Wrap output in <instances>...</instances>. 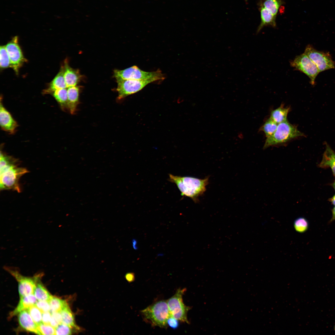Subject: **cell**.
Here are the masks:
<instances>
[{
    "label": "cell",
    "instance_id": "cell-1",
    "mask_svg": "<svg viewBox=\"0 0 335 335\" xmlns=\"http://www.w3.org/2000/svg\"><path fill=\"white\" fill-rule=\"evenodd\" d=\"M1 190L11 189L18 192L20 191L19 181L20 177L28 171L18 166L16 159L0 153Z\"/></svg>",
    "mask_w": 335,
    "mask_h": 335
},
{
    "label": "cell",
    "instance_id": "cell-2",
    "mask_svg": "<svg viewBox=\"0 0 335 335\" xmlns=\"http://www.w3.org/2000/svg\"><path fill=\"white\" fill-rule=\"evenodd\" d=\"M168 181L176 184L182 196L191 199L195 203L199 201V197L206 190L209 183V177L201 179L190 176H181L169 174Z\"/></svg>",
    "mask_w": 335,
    "mask_h": 335
},
{
    "label": "cell",
    "instance_id": "cell-3",
    "mask_svg": "<svg viewBox=\"0 0 335 335\" xmlns=\"http://www.w3.org/2000/svg\"><path fill=\"white\" fill-rule=\"evenodd\" d=\"M305 136L297 127L286 120L278 124L274 133L266 138L263 148L284 144L295 138Z\"/></svg>",
    "mask_w": 335,
    "mask_h": 335
},
{
    "label": "cell",
    "instance_id": "cell-4",
    "mask_svg": "<svg viewBox=\"0 0 335 335\" xmlns=\"http://www.w3.org/2000/svg\"><path fill=\"white\" fill-rule=\"evenodd\" d=\"M144 319L154 326L167 328V321L171 316L167 301L161 300L141 311Z\"/></svg>",
    "mask_w": 335,
    "mask_h": 335
},
{
    "label": "cell",
    "instance_id": "cell-5",
    "mask_svg": "<svg viewBox=\"0 0 335 335\" xmlns=\"http://www.w3.org/2000/svg\"><path fill=\"white\" fill-rule=\"evenodd\" d=\"M114 76L116 80H144L153 79L156 81L164 80L165 77L161 71L147 72L143 71L137 66L134 65L123 70H115Z\"/></svg>",
    "mask_w": 335,
    "mask_h": 335
},
{
    "label": "cell",
    "instance_id": "cell-6",
    "mask_svg": "<svg viewBox=\"0 0 335 335\" xmlns=\"http://www.w3.org/2000/svg\"><path fill=\"white\" fill-rule=\"evenodd\" d=\"M185 291V288L178 289L175 294L166 301L172 317L179 321L189 324L187 314L191 307L184 304L182 299L183 295Z\"/></svg>",
    "mask_w": 335,
    "mask_h": 335
},
{
    "label": "cell",
    "instance_id": "cell-7",
    "mask_svg": "<svg viewBox=\"0 0 335 335\" xmlns=\"http://www.w3.org/2000/svg\"><path fill=\"white\" fill-rule=\"evenodd\" d=\"M290 63L295 69L303 73L309 78L312 85L315 84L316 78L320 72L316 65L306 55L303 53L297 56Z\"/></svg>",
    "mask_w": 335,
    "mask_h": 335
},
{
    "label": "cell",
    "instance_id": "cell-8",
    "mask_svg": "<svg viewBox=\"0 0 335 335\" xmlns=\"http://www.w3.org/2000/svg\"><path fill=\"white\" fill-rule=\"evenodd\" d=\"M304 53L316 65L320 73L335 68V62L328 52L317 50L311 45H308Z\"/></svg>",
    "mask_w": 335,
    "mask_h": 335
},
{
    "label": "cell",
    "instance_id": "cell-9",
    "mask_svg": "<svg viewBox=\"0 0 335 335\" xmlns=\"http://www.w3.org/2000/svg\"><path fill=\"white\" fill-rule=\"evenodd\" d=\"M117 88L118 98L121 99L135 93L143 89L149 84L156 81L153 79L144 80H118Z\"/></svg>",
    "mask_w": 335,
    "mask_h": 335
},
{
    "label": "cell",
    "instance_id": "cell-10",
    "mask_svg": "<svg viewBox=\"0 0 335 335\" xmlns=\"http://www.w3.org/2000/svg\"><path fill=\"white\" fill-rule=\"evenodd\" d=\"M5 47L10 60V66L17 73L19 68L25 61L18 44L17 37H14Z\"/></svg>",
    "mask_w": 335,
    "mask_h": 335
},
{
    "label": "cell",
    "instance_id": "cell-11",
    "mask_svg": "<svg viewBox=\"0 0 335 335\" xmlns=\"http://www.w3.org/2000/svg\"><path fill=\"white\" fill-rule=\"evenodd\" d=\"M10 272L18 281L20 298L34 294L36 286L37 279L23 276L17 272L12 271Z\"/></svg>",
    "mask_w": 335,
    "mask_h": 335
},
{
    "label": "cell",
    "instance_id": "cell-12",
    "mask_svg": "<svg viewBox=\"0 0 335 335\" xmlns=\"http://www.w3.org/2000/svg\"><path fill=\"white\" fill-rule=\"evenodd\" d=\"M0 124L3 130L11 134L15 132L17 127L16 122L4 107L1 102L0 106Z\"/></svg>",
    "mask_w": 335,
    "mask_h": 335
},
{
    "label": "cell",
    "instance_id": "cell-13",
    "mask_svg": "<svg viewBox=\"0 0 335 335\" xmlns=\"http://www.w3.org/2000/svg\"><path fill=\"white\" fill-rule=\"evenodd\" d=\"M18 319L20 326L25 330L38 335H42L38 328V325L33 320L28 310H25L20 312Z\"/></svg>",
    "mask_w": 335,
    "mask_h": 335
},
{
    "label": "cell",
    "instance_id": "cell-14",
    "mask_svg": "<svg viewBox=\"0 0 335 335\" xmlns=\"http://www.w3.org/2000/svg\"><path fill=\"white\" fill-rule=\"evenodd\" d=\"M325 145L326 149L318 166L322 168H330L335 177V152L327 142Z\"/></svg>",
    "mask_w": 335,
    "mask_h": 335
},
{
    "label": "cell",
    "instance_id": "cell-15",
    "mask_svg": "<svg viewBox=\"0 0 335 335\" xmlns=\"http://www.w3.org/2000/svg\"><path fill=\"white\" fill-rule=\"evenodd\" d=\"M261 15V21L258 27L257 33H258L265 26L276 27V16L262 6L258 5Z\"/></svg>",
    "mask_w": 335,
    "mask_h": 335
},
{
    "label": "cell",
    "instance_id": "cell-16",
    "mask_svg": "<svg viewBox=\"0 0 335 335\" xmlns=\"http://www.w3.org/2000/svg\"><path fill=\"white\" fill-rule=\"evenodd\" d=\"M64 69V76L67 87L76 86L81 77L79 70L71 68L67 62L65 63Z\"/></svg>",
    "mask_w": 335,
    "mask_h": 335
},
{
    "label": "cell",
    "instance_id": "cell-17",
    "mask_svg": "<svg viewBox=\"0 0 335 335\" xmlns=\"http://www.w3.org/2000/svg\"><path fill=\"white\" fill-rule=\"evenodd\" d=\"M64 67H62L51 83L48 88L44 90V92L45 94L52 93L57 90L67 88L64 78Z\"/></svg>",
    "mask_w": 335,
    "mask_h": 335
},
{
    "label": "cell",
    "instance_id": "cell-18",
    "mask_svg": "<svg viewBox=\"0 0 335 335\" xmlns=\"http://www.w3.org/2000/svg\"><path fill=\"white\" fill-rule=\"evenodd\" d=\"M37 300L34 294L20 298L17 306L11 313V315H16L23 310H28L32 306L35 305Z\"/></svg>",
    "mask_w": 335,
    "mask_h": 335
},
{
    "label": "cell",
    "instance_id": "cell-19",
    "mask_svg": "<svg viewBox=\"0 0 335 335\" xmlns=\"http://www.w3.org/2000/svg\"><path fill=\"white\" fill-rule=\"evenodd\" d=\"M79 87L76 86L68 87V109L71 114H74L76 109L78 102Z\"/></svg>",
    "mask_w": 335,
    "mask_h": 335
},
{
    "label": "cell",
    "instance_id": "cell-20",
    "mask_svg": "<svg viewBox=\"0 0 335 335\" xmlns=\"http://www.w3.org/2000/svg\"><path fill=\"white\" fill-rule=\"evenodd\" d=\"M289 110V108L284 107L282 105L271 111L270 118L276 123L279 124L287 120V117Z\"/></svg>",
    "mask_w": 335,
    "mask_h": 335
},
{
    "label": "cell",
    "instance_id": "cell-21",
    "mask_svg": "<svg viewBox=\"0 0 335 335\" xmlns=\"http://www.w3.org/2000/svg\"><path fill=\"white\" fill-rule=\"evenodd\" d=\"M62 319V323L68 325L71 328L79 330V327L76 324L74 315L68 305L65 306L60 312Z\"/></svg>",
    "mask_w": 335,
    "mask_h": 335
},
{
    "label": "cell",
    "instance_id": "cell-22",
    "mask_svg": "<svg viewBox=\"0 0 335 335\" xmlns=\"http://www.w3.org/2000/svg\"><path fill=\"white\" fill-rule=\"evenodd\" d=\"M284 2L283 0H261L258 5L262 6L276 16L280 7Z\"/></svg>",
    "mask_w": 335,
    "mask_h": 335
},
{
    "label": "cell",
    "instance_id": "cell-23",
    "mask_svg": "<svg viewBox=\"0 0 335 335\" xmlns=\"http://www.w3.org/2000/svg\"><path fill=\"white\" fill-rule=\"evenodd\" d=\"M34 294L38 301H49L52 296L42 284L39 282L37 283L36 282Z\"/></svg>",
    "mask_w": 335,
    "mask_h": 335
},
{
    "label": "cell",
    "instance_id": "cell-24",
    "mask_svg": "<svg viewBox=\"0 0 335 335\" xmlns=\"http://www.w3.org/2000/svg\"><path fill=\"white\" fill-rule=\"evenodd\" d=\"M53 97L63 109H68V92L66 88L57 90L52 92Z\"/></svg>",
    "mask_w": 335,
    "mask_h": 335
},
{
    "label": "cell",
    "instance_id": "cell-25",
    "mask_svg": "<svg viewBox=\"0 0 335 335\" xmlns=\"http://www.w3.org/2000/svg\"><path fill=\"white\" fill-rule=\"evenodd\" d=\"M278 124L270 118L261 126L260 130L263 131L266 138L272 135L276 131Z\"/></svg>",
    "mask_w": 335,
    "mask_h": 335
},
{
    "label": "cell",
    "instance_id": "cell-26",
    "mask_svg": "<svg viewBox=\"0 0 335 335\" xmlns=\"http://www.w3.org/2000/svg\"><path fill=\"white\" fill-rule=\"evenodd\" d=\"M51 307V312H60L68 305L65 300L52 296L48 301Z\"/></svg>",
    "mask_w": 335,
    "mask_h": 335
},
{
    "label": "cell",
    "instance_id": "cell-27",
    "mask_svg": "<svg viewBox=\"0 0 335 335\" xmlns=\"http://www.w3.org/2000/svg\"><path fill=\"white\" fill-rule=\"evenodd\" d=\"M295 230L299 233H303L308 229L309 223L307 220L304 217H299L296 219L293 222Z\"/></svg>",
    "mask_w": 335,
    "mask_h": 335
},
{
    "label": "cell",
    "instance_id": "cell-28",
    "mask_svg": "<svg viewBox=\"0 0 335 335\" xmlns=\"http://www.w3.org/2000/svg\"><path fill=\"white\" fill-rule=\"evenodd\" d=\"M0 65L1 68H5L10 66V60L5 46H2L0 47Z\"/></svg>",
    "mask_w": 335,
    "mask_h": 335
},
{
    "label": "cell",
    "instance_id": "cell-29",
    "mask_svg": "<svg viewBox=\"0 0 335 335\" xmlns=\"http://www.w3.org/2000/svg\"><path fill=\"white\" fill-rule=\"evenodd\" d=\"M28 310L33 320L38 325L42 323V312L35 305L30 307Z\"/></svg>",
    "mask_w": 335,
    "mask_h": 335
},
{
    "label": "cell",
    "instance_id": "cell-30",
    "mask_svg": "<svg viewBox=\"0 0 335 335\" xmlns=\"http://www.w3.org/2000/svg\"><path fill=\"white\" fill-rule=\"evenodd\" d=\"M38 327L42 335H56L55 328L50 324L42 323L38 325Z\"/></svg>",
    "mask_w": 335,
    "mask_h": 335
},
{
    "label": "cell",
    "instance_id": "cell-31",
    "mask_svg": "<svg viewBox=\"0 0 335 335\" xmlns=\"http://www.w3.org/2000/svg\"><path fill=\"white\" fill-rule=\"evenodd\" d=\"M71 328L70 326L62 323L55 328L56 335H71Z\"/></svg>",
    "mask_w": 335,
    "mask_h": 335
},
{
    "label": "cell",
    "instance_id": "cell-32",
    "mask_svg": "<svg viewBox=\"0 0 335 335\" xmlns=\"http://www.w3.org/2000/svg\"><path fill=\"white\" fill-rule=\"evenodd\" d=\"M51 318L50 324L55 328L62 323L61 314L60 312H51Z\"/></svg>",
    "mask_w": 335,
    "mask_h": 335
},
{
    "label": "cell",
    "instance_id": "cell-33",
    "mask_svg": "<svg viewBox=\"0 0 335 335\" xmlns=\"http://www.w3.org/2000/svg\"><path fill=\"white\" fill-rule=\"evenodd\" d=\"M35 306L42 313L51 311L50 306L48 301H38Z\"/></svg>",
    "mask_w": 335,
    "mask_h": 335
},
{
    "label": "cell",
    "instance_id": "cell-34",
    "mask_svg": "<svg viewBox=\"0 0 335 335\" xmlns=\"http://www.w3.org/2000/svg\"><path fill=\"white\" fill-rule=\"evenodd\" d=\"M167 323L168 325L173 329L177 328L179 325V320L172 316L168 319Z\"/></svg>",
    "mask_w": 335,
    "mask_h": 335
},
{
    "label": "cell",
    "instance_id": "cell-35",
    "mask_svg": "<svg viewBox=\"0 0 335 335\" xmlns=\"http://www.w3.org/2000/svg\"><path fill=\"white\" fill-rule=\"evenodd\" d=\"M51 318V312H47L42 313V323L47 324H50Z\"/></svg>",
    "mask_w": 335,
    "mask_h": 335
},
{
    "label": "cell",
    "instance_id": "cell-36",
    "mask_svg": "<svg viewBox=\"0 0 335 335\" xmlns=\"http://www.w3.org/2000/svg\"><path fill=\"white\" fill-rule=\"evenodd\" d=\"M125 277L127 281L129 282H132L134 279V274L132 273H127L125 275Z\"/></svg>",
    "mask_w": 335,
    "mask_h": 335
},
{
    "label": "cell",
    "instance_id": "cell-37",
    "mask_svg": "<svg viewBox=\"0 0 335 335\" xmlns=\"http://www.w3.org/2000/svg\"><path fill=\"white\" fill-rule=\"evenodd\" d=\"M332 216L330 220V221H332L335 220V206L333 207L332 210Z\"/></svg>",
    "mask_w": 335,
    "mask_h": 335
},
{
    "label": "cell",
    "instance_id": "cell-38",
    "mask_svg": "<svg viewBox=\"0 0 335 335\" xmlns=\"http://www.w3.org/2000/svg\"><path fill=\"white\" fill-rule=\"evenodd\" d=\"M329 201L335 206V194L332 197L329 199Z\"/></svg>",
    "mask_w": 335,
    "mask_h": 335
},
{
    "label": "cell",
    "instance_id": "cell-39",
    "mask_svg": "<svg viewBox=\"0 0 335 335\" xmlns=\"http://www.w3.org/2000/svg\"><path fill=\"white\" fill-rule=\"evenodd\" d=\"M332 186H333L335 190V181L332 184Z\"/></svg>",
    "mask_w": 335,
    "mask_h": 335
}]
</instances>
